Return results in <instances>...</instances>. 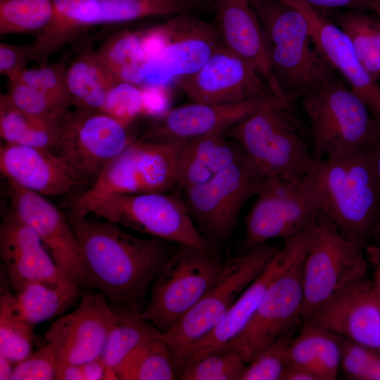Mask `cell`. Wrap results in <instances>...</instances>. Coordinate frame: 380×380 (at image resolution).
<instances>
[{
	"mask_svg": "<svg viewBox=\"0 0 380 380\" xmlns=\"http://www.w3.org/2000/svg\"><path fill=\"white\" fill-rule=\"evenodd\" d=\"M80 243L90 290L113 307L139 314L147 291L172 253L167 241L132 235L115 222L66 214Z\"/></svg>",
	"mask_w": 380,
	"mask_h": 380,
	"instance_id": "6da1fadb",
	"label": "cell"
},
{
	"mask_svg": "<svg viewBox=\"0 0 380 380\" xmlns=\"http://www.w3.org/2000/svg\"><path fill=\"white\" fill-rule=\"evenodd\" d=\"M371 150L337 160L315 159L308 174L322 212L363 251L370 245L380 210Z\"/></svg>",
	"mask_w": 380,
	"mask_h": 380,
	"instance_id": "7a4b0ae2",
	"label": "cell"
},
{
	"mask_svg": "<svg viewBox=\"0 0 380 380\" xmlns=\"http://www.w3.org/2000/svg\"><path fill=\"white\" fill-rule=\"evenodd\" d=\"M301 97L314 159H340L372 148L380 139V126L334 70Z\"/></svg>",
	"mask_w": 380,
	"mask_h": 380,
	"instance_id": "3957f363",
	"label": "cell"
},
{
	"mask_svg": "<svg viewBox=\"0 0 380 380\" xmlns=\"http://www.w3.org/2000/svg\"><path fill=\"white\" fill-rule=\"evenodd\" d=\"M265 32L273 74L291 103L334 70L317 49L306 17L279 0H250Z\"/></svg>",
	"mask_w": 380,
	"mask_h": 380,
	"instance_id": "277c9868",
	"label": "cell"
},
{
	"mask_svg": "<svg viewBox=\"0 0 380 380\" xmlns=\"http://www.w3.org/2000/svg\"><path fill=\"white\" fill-rule=\"evenodd\" d=\"M291 104L286 99L269 96L253 113L224 132L262 178L303 177L314 165L290 113Z\"/></svg>",
	"mask_w": 380,
	"mask_h": 380,
	"instance_id": "5b68a950",
	"label": "cell"
},
{
	"mask_svg": "<svg viewBox=\"0 0 380 380\" xmlns=\"http://www.w3.org/2000/svg\"><path fill=\"white\" fill-rule=\"evenodd\" d=\"M72 213L103 220L179 245L210 251L184 200L167 193L117 194L90 190L74 196Z\"/></svg>",
	"mask_w": 380,
	"mask_h": 380,
	"instance_id": "8992f818",
	"label": "cell"
},
{
	"mask_svg": "<svg viewBox=\"0 0 380 380\" xmlns=\"http://www.w3.org/2000/svg\"><path fill=\"white\" fill-rule=\"evenodd\" d=\"M369 265L364 251L343 236L322 212L313 224L303 260V323L335 296L365 278Z\"/></svg>",
	"mask_w": 380,
	"mask_h": 380,
	"instance_id": "52a82bcc",
	"label": "cell"
},
{
	"mask_svg": "<svg viewBox=\"0 0 380 380\" xmlns=\"http://www.w3.org/2000/svg\"><path fill=\"white\" fill-rule=\"evenodd\" d=\"M245 220L243 253L274 239L287 240L312 224L322 210L308 175L265 177Z\"/></svg>",
	"mask_w": 380,
	"mask_h": 380,
	"instance_id": "ba28073f",
	"label": "cell"
},
{
	"mask_svg": "<svg viewBox=\"0 0 380 380\" xmlns=\"http://www.w3.org/2000/svg\"><path fill=\"white\" fill-rule=\"evenodd\" d=\"M225 266L210 251L179 245L151 285L139 316L163 332L183 317L215 284Z\"/></svg>",
	"mask_w": 380,
	"mask_h": 380,
	"instance_id": "9c48e42d",
	"label": "cell"
},
{
	"mask_svg": "<svg viewBox=\"0 0 380 380\" xmlns=\"http://www.w3.org/2000/svg\"><path fill=\"white\" fill-rule=\"evenodd\" d=\"M281 246L266 243L225 260L224 268L210 289L177 323L161 332L172 359L218 325L241 293L265 270Z\"/></svg>",
	"mask_w": 380,
	"mask_h": 380,
	"instance_id": "30bf717a",
	"label": "cell"
},
{
	"mask_svg": "<svg viewBox=\"0 0 380 380\" xmlns=\"http://www.w3.org/2000/svg\"><path fill=\"white\" fill-rule=\"evenodd\" d=\"M300 247L267 288L245 329L225 348L237 353L247 364L259 351L302 325L303 260L310 241Z\"/></svg>",
	"mask_w": 380,
	"mask_h": 380,
	"instance_id": "8fae6325",
	"label": "cell"
},
{
	"mask_svg": "<svg viewBox=\"0 0 380 380\" xmlns=\"http://www.w3.org/2000/svg\"><path fill=\"white\" fill-rule=\"evenodd\" d=\"M134 141L125 127L102 110H68L58 120L52 151L85 182L94 181Z\"/></svg>",
	"mask_w": 380,
	"mask_h": 380,
	"instance_id": "7c38bea8",
	"label": "cell"
},
{
	"mask_svg": "<svg viewBox=\"0 0 380 380\" xmlns=\"http://www.w3.org/2000/svg\"><path fill=\"white\" fill-rule=\"evenodd\" d=\"M264 179L243 153L208 181L183 189L184 201L205 234L223 240L233 231L243 206L256 194Z\"/></svg>",
	"mask_w": 380,
	"mask_h": 380,
	"instance_id": "4fadbf2b",
	"label": "cell"
},
{
	"mask_svg": "<svg viewBox=\"0 0 380 380\" xmlns=\"http://www.w3.org/2000/svg\"><path fill=\"white\" fill-rule=\"evenodd\" d=\"M179 142L134 141L110 161L89 189L99 193H167L178 186Z\"/></svg>",
	"mask_w": 380,
	"mask_h": 380,
	"instance_id": "5bb4252c",
	"label": "cell"
},
{
	"mask_svg": "<svg viewBox=\"0 0 380 380\" xmlns=\"http://www.w3.org/2000/svg\"><path fill=\"white\" fill-rule=\"evenodd\" d=\"M8 184L11 210L39 236L63 279L90 290L81 247L66 214L46 196Z\"/></svg>",
	"mask_w": 380,
	"mask_h": 380,
	"instance_id": "9a60e30c",
	"label": "cell"
},
{
	"mask_svg": "<svg viewBox=\"0 0 380 380\" xmlns=\"http://www.w3.org/2000/svg\"><path fill=\"white\" fill-rule=\"evenodd\" d=\"M163 24L165 43L146 63V85H167L194 74L221 45L216 27L185 13Z\"/></svg>",
	"mask_w": 380,
	"mask_h": 380,
	"instance_id": "2e32d148",
	"label": "cell"
},
{
	"mask_svg": "<svg viewBox=\"0 0 380 380\" xmlns=\"http://www.w3.org/2000/svg\"><path fill=\"white\" fill-rule=\"evenodd\" d=\"M115 318L113 308L101 293L84 291L77 307L55 320L45 338L58 362L82 364L101 356Z\"/></svg>",
	"mask_w": 380,
	"mask_h": 380,
	"instance_id": "e0dca14e",
	"label": "cell"
},
{
	"mask_svg": "<svg viewBox=\"0 0 380 380\" xmlns=\"http://www.w3.org/2000/svg\"><path fill=\"white\" fill-rule=\"evenodd\" d=\"M312 224L284 241L265 270L241 293L222 321L206 336L190 345L175 357L177 374L186 365L212 352L224 349L245 329L258 309L267 288L308 239Z\"/></svg>",
	"mask_w": 380,
	"mask_h": 380,
	"instance_id": "ac0fdd59",
	"label": "cell"
},
{
	"mask_svg": "<svg viewBox=\"0 0 380 380\" xmlns=\"http://www.w3.org/2000/svg\"><path fill=\"white\" fill-rule=\"evenodd\" d=\"M178 84L198 103H227L274 96L255 68L222 44L198 70L180 78Z\"/></svg>",
	"mask_w": 380,
	"mask_h": 380,
	"instance_id": "d6986e66",
	"label": "cell"
},
{
	"mask_svg": "<svg viewBox=\"0 0 380 380\" xmlns=\"http://www.w3.org/2000/svg\"><path fill=\"white\" fill-rule=\"evenodd\" d=\"M300 11L308 19L314 43L332 69L364 102L380 126V84L365 70L347 35L325 14L303 0H279Z\"/></svg>",
	"mask_w": 380,
	"mask_h": 380,
	"instance_id": "ffe728a7",
	"label": "cell"
},
{
	"mask_svg": "<svg viewBox=\"0 0 380 380\" xmlns=\"http://www.w3.org/2000/svg\"><path fill=\"white\" fill-rule=\"evenodd\" d=\"M267 97L227 103L194 102L168 110L150 127L141 140L179 142L224 133L253 113Z\"/></svg>",
	"mask_w": 380,
	"mask_h": 380,
	"instance_id": "44dd1931",
	"label": "cell"
},
{
	"mask_svg": "<svg viewBox=\"0 0 380 380\" xmlns=\"http://www.w3.org/2000/svg\"><path fill=\"white\" fill-rule=\"evenodd\" d=\"M0 257L15 293L30 282L55 286L67 281L39 236L11 210L0 226Z\"/></svg>",
	"mask_w": 380,
	"mask_h": 380,
	"instance_id": "7402d4cb",
	"label": "cell"
},
{
	"mask_svg": "<svg viewBox=\"0 0 380 380\" xmlns=\"http://www.w3.org/2000/svg\"><path fill=\"white\" fill-rule=\"evenodd\" d=\"M307 322L380 351V302L372 280L364 278L355 283L331 299Z\"/></svg>",
	"mask_w": 380,
	"mask_h": 380,
	"instance_id": "603a6c76",
	"label": "cell"
},
{
	"mask_svg": "<svg viewBox=\"0 0 380 380\" xmlns=\"http://www.w3.org/2000/svg\"><path fill=\"white\" fill-rule=\"evenodd\" d=\"M0 170L8 182L44 196L65 195L85 182L52 151L35 146L4 143Z\"/></svg>",
	"mask_w": 380,
	"mask_h": 380,
	"instance_id": "cb8c5ba5",
	"label": "cell"
},
{
	"mask_svg": "<svg viewBox=\"0 0 380 380\" xmlns=\"http://www.w3.org/2000/svg\"><path fill=\"white\" fill-rule=\"evenodd\" d=\"M215 10L222 45L251 63L274 96L286 99L273 74L268 41L250 0H216Z\"/></svg>",
	"mask_w": 380,
	"mask_h": 380,
	"instance_id": "d4e9b609",
	"label": "cell"
},
{
	"mask_svg": "<svg viewBox=\"0 0 380 380\" xmlns=\"http://www.w3.org/2000/svg\"><path fill=\"white\" fill-rule=\"evenodd\" d=\"M72 43L75 53L66 70L72 105L78 110H101L108 91L118 81L91 39L79 37Z\"/></svg>",
	"mask_w": 380,
	"mask_h": 380,
	"instance_id": "484cf974",
	"label": "cell"
},
{
	"mask_svg": "<svg viewBox=\"0 0 380 380\" xmlns=\"http://www.w3.org/2000/svg\"><path fill=\"white\" fill-rule=\"evenodd\" d=\"M224 133L179 141L178 185L182 189L203 183L224 170L243 154Z\"/></svg>",
	"mask_w": 380,
	"mask_h": 380,
	"instance_id": "4316f807",
	"label": "cell"
},
{
	"mask_svg": "<svg viewBox=\"0 0 380 380\" xmlns=\"http://www.w3.org/2000/svg\"><path fill=\"white\" fill-rule=\"evenodd\" d=\"M201 0H84L75 12L78 25L86 27L118 23L146 17L184 13Z\"/></svg>",
	"mask_w": 380,
	"mask_h": 380,
	"instance_id": "83f0119b",
	"label": "cell"
},
{
	"mask_svg": "<svg viewBox=\"0 0 380 380\" xmlns=\"http://www.w3.org/2000/svg\"><path fill=\"white\" fill-rule=\"evenodd\" d=\"M289 357L291 365L308 369L319 380L336 379L341 368V349L337 337L310 322L302 324L298 335L291 338Z\"/></svg>",
	"mask_w": 380,
	"mask_h": 380,
	"instance_id": "f1b7e54d",
	"label": "cell"
},
{
	"mask_svg": "<svg viewBox=\"0 0 380 380\" xmlns=\"http://www.w3.org/2000/svg\"><path fill=\"white\" fill-rule=\"evenodd\" d=\"M121 380H173L177 377L170 348L157 329L123 359L115 370Z\"/></svg>",
	"mask_w": 380,
	"mask_h": 380,
	"instance_id": "f546056e",
	"label": "cell"
},
{
	"mask_svg": "<svg viewBox=\"0 0 380 380\" xmlns=\"http://www.w3.org/2000/svg\"><path fill=\"white\" fill-rule=\"evenodd\" d=\"M58 120L26 113L15 106L6 94H1L0 134L5 144L53 151L58 137Z\"/></svg>",
	"mask_w": 380,
	"mask_h": 380,
	"instance_id": "4dcf8cb0",
	"label": "cell"
},
{
	"mask_svg": "<svg viewBox=\"0 0 380 380\" xmlns=\"http://www.w3.org/2000/svg\"><path fill=\"white\" fill-rule=\"evenodd\" d=\"M82 293L80 287L68 281L55 286L30 282L15 293V304L20 314L34 326L63 314Z\"/></svg>",
	"mask_w": 380,
	"mask_h": 380,
	"instance_id": "1f68e13d",
	"label": "cell"
},
{
	"mask_svg": "<svg viewBox=\"0 0 380 380\" xmlns=\"http://www.w3.org/2000/svg\"><path fill=\"white\" fill-rule=\"evenodd\" d=\"M348 37L360 63L369 75L380 80V20L363 11H335L332 20Z\"/></svg>",
	"mask_w": 380,
	"mask_h": 380,
	"instance_id": "d6a6232c",
	"label": "cell"
},
{
	"mask_svg": "<svg viewBox=\"0 0 380 380\" xmlns=\"http://www.w3.org/2000/svg\"><path fill=\"white\" fill-rule=\"evenodd\" d=\"M0 283V355L15 365L33 352L34 326L18 312L4 268Z\"/></svg>",
	"mask_w": 380,
	"mask_h": 380,
	"instance_id": "836d02e7",
	"label": "cell"
},
{
	"mask_svg": "<svg viewBox=\"0 0 380 380\" xmlns=\"http://www.w3.org/2000/svg\"><path fill=\"white\" fill-rule=\"evenodd\" d=\"M96 50L118 82L137 87L144 84L147 60L141 45V31L116 33Z\"/></svg>",
	"mask_w": 380,
	"mask_h": 380,
	"instance_id": "e575fe53",
	"label": "cell"
},
{
	"mask_svg": "<svg viewBox=\"0 0 380 380\" xmlns=\"http://www.w3.org/2000/svg\"><path fill=\"white\" fill-rule=\"evenodd\" d=\"M113 308L115 318L101 356L106 369V380L118 379L115 370L120 362L144 338L156 329L139 314Z\"/></svg>",
	"mask_w": 380,
	"mask_h": 380,
	"instance_id": "d590c367",
	"label": "cell"
},
{
	"mask_svg": "<svg viewBox=\"0 0 380 380\" xmlns=\"http://www.w3.org/2000/svg\"><path fill=\"white\" fill-rule=\"evenodd\" d=\"M84 0H51L52 15L38 34L34 43V61L39 65L49 63V58L68 42H72L83 30L77 23L75 11Z\"/></svg>",
	"mask_w": 380,
	"mask_h": 380,
	"instance_id": "8d00e7d4",
	"label": "cell"
},
{
	"mask_svg": "<svg viewBox=\"0 0 380 380\" xmlns=\"http://www.w3.org/2000/svg\"><path fill=\"white\" fill-rule=\"evenodd\" d=\"M52 11L51 0H0V34H38Z\"/></svg>",
	"mask_w": 380,
	"mask_h": 380,
	"instance_id": "74e56055",
	"label": "cell"
},
{
	"mask_svg": "<svg viewBox=\"0 0 380 380\" xmlns=\"http://www.w3.org/2000/svg\"><path fill=\"white\" fill-rule=\"evenodd\" d=\"M69 55L64 54L59 60L37 68H24L8 78V82H20L45 94L65 109L72 105L66 82V70Z\"/></svg>",
	"mask_w": 380,
	"mask_h": 380,
	"instance_id": "f35d334b",
	"label": "cell"
},
{
	"mask_svg": "<svg viewBox=\"0 0 380 380\" xmlns=\"http://www.w3.org/2000/svg\"><path fill=\"white\" fill-rule=\"evenodd\" d=\"M246 363L231 349H222L202 356L182 368V380H241Z\"/></svg>",
	"mask_w": 380,
	"mask_h": 380,
	"instance_id": "ab89813d",
	"label": "cell"
},
{
	"mask_svg": "<svg viewBox=\"0 0 380 380\" xmlns=\"http://www.w3.org/2000/svg\"><path fill=\"white\" fill-rule=\"evenodd\" d=\"M291 334L282 336L259 351L246 365L241 380H284L291 365Z\"/></svg>",
	"mask_w": 380,
	"mask_h": 380,
	"instance_id": "60d3db41",
	"label": "cell"
},
{
	"mask_svg": "<svg viewBox=\"0 0 380 380\" xmlns=\"http://www.w3.org/2000/svg\"><path fill=\"white\" fill-rule=\"evenodd\" d=\"M341 349V368L347 379L380 380V351L336 336Z\"/></svg>",
	"mask_w": 380,
	"mask_h": 380,
	"instance_id": "b9f144b4",
	"label": "cell"
},
{
	"mask_svg": "<svg viewBox=\"0 0 380 380\" xmlns=\"http://www.w3.org/2000/svg\"><path fill=\"white\" fill-rule=\"evenodd\" d=\"M103 112L127 127L139 115H143L141 88L118 82L108 91Z\"/></svg>",
	"mask_w": 380,
	"mask_h": 380,
	"instance_id": "7bdbcfd3",
	"label": "cell"
},
{
	"mask_svg": "<svg viewBox=\"0 0 380 380\" xmlns=\"http://www.w3.org/2000/svg\"><path fill=\"white\" fill-rule=\"evenodd\" d=\"M6 95L19 109L39 117L57 120L69 110L37 89L20 82H8Z\"/></svg>",
	"mask_w": 380,
	"mask_h": 380,
	"instance_id": "ee69618b",
	"label": "cell"
},
{
	"mask_svg": "<svg viewBox=\"0 0 380 380\" xmlns=\"http://www.w3.org/2000/svg\"><path fill=\"white\" fill-rule=\"evenodd\" d=\"M58 360L49 343L15 364L11 380L55 379Z\"/></svg>",
	"mask_w": 380,
	"mask_h": 380,
	"instance_id": "f6af8a7d",
	"label": "cell"
},
{
	"mask_svg": "<svg viewBox=\"0 0 380 380\" xmlns=\"http://www.w3.org/2000/svg\"><path fill=\"white\" fill-rule=\"evenodd\" d=\"M34 43L15 44L0 43V72L8 78L16 75L34 61Z\"/></svg>",
	"mask_w": 380,
	"mask_h": 380,
	"instance_id": "bcb514c9",
	"label": "cell"
},
{
	"mask_svg": "<svg viewBox=\"0 0 380 380\" xmlns=\"http://www.w3.org/2000/svg\"><path fill=\"white\" fill-rule=\"evenodd\" d=\"M141 91L143 115L160 117L168 110L170 97L167 85H146Z\"/></svg>",
	"mask_w": 380,
	"mask_h": 380,
	"instance_id": "7dc6e473",
	"label": "cell"
},
{
	"mask_svg": "<svg viewBox=\"0 0 380 380\" xmlns=\"http://www.w3.org/2000/svg\"><path fill=\"white\" fill-rule=\"evenodd\" d=\"M310 6L324 13L327 11L338 8L349 10L371 11L372 0H303Z\"/></svg>",
	"mask_w": 380,
	"mask_h": 380,
	"instance_id": "c3c4849f",
	"label": "cell"
},
{
	"mask_svg": "<svg viewBox=\"0 0 380 380\" xmlns=\"http://www.w3.org/2000/svg\"><path fill=\"white\" fill-rule=\"evenodd\" d=\"M84 380H106V369L100 357L81 364Z\"/></svg>",
	"mask_w": 380,
	"mask_h": 380,
	"instance_id": "681fc988",
	"label": "cell"
},
{
	"mask_svg": "<svg viewBox=\"0 0 380 380\" xmlns=\"http://www.w3.org/2000/svg\"><path fill=\"white\" fill-rule=\"evenodd\" d=\"M55 379L84 380L81 364L57 363Z\"/></svg>",
	"mask_w": 380,
	"mask_h": 380,
	"instance_id": "f907efd6",
	"label": "cell"
},
{
	"mask_svg": "<svg viewBox=\"0 0 380 380\" xmlns=\"http://www.w3.org/2000/svg\"><path fill=\"white\" fill-rule=\"evenodd\" d=\"M365 256L369 265L373 270V277L372 279L373 286L377 298L380 302V260L376 255L374 248L369 245L365 250Z\"/></svg>",
	"mask_w": 380,
	"mask_h": 380,
	"instance_id": "816d5d0a",
	"label": "cell"
},
{
	"mask_svg": "<svg viewBox=\"0 0 380 380\" xmlns=\"http://www.w3.org/2000/svg\"><path fill=\"white\" fill-rule=\"evenodd\" d=\"M284 380H319L312 371L301 366L291 365L289 366Z\"/></svg>",
	"mask_w": 380,
	"mask_h": 380,
	"instance_id": "f5cc1de1",
	"label": "cell"
},
{
	"mask_svg": "<svg viewBox=\"0 0 380 380\" xmlns=\"http://www.w3.org/2000/svg\"><path fill=\"white\" fill-rule=\"evenodd\" d=\"M370 245L372 246L380 260V210L372 229Z\"/></svg>",
	"mask_w": 380,
	"mask_h": 380,
	"instance_id": "db71d44e",
	"label": "cell"
},
{
	"mask_svg": "<svg viewBox=\"0 0 380 380\" xmlns=\"http://www.w3.org/2000/svg\"><path fill=\"white\" fill-rule=\"evenodd\" d=\"M14 363L7 357L0 355V379L11 380L15 366Z\"/></svg>",
	"mask_w": 380,
	"mask_h": 380,
	"instance_id": "11a10c76",
	"label": "cell"
},
{
	"mask_svg": "<svg viewBox=\"0 0 380 380\" xmlns=\"http://www.w3.org/2000/svg\"><path fill=\"white\" fill-rule=\"evenodd\" d=\"M374 173L380 191V139L371 150Z\"/></svg>",
	"mask_w": 380,
	"mask_h": 380,
	"instance_id": "9f6ffc18",
	"label": "cell"
},
{
	"mask_svg": "<svg viewBox=\"0 0 380 380\" xmlns=\"http://www.w3.org/2000/svg\"><path fill=\"white\" fill-rule=\"evenodd\" d=\"M371 11H372L380 20V0H372Z\"/></svg>",
	"mask_w": 380,
	"mask_h": 380,
	"instance_id": "6f0895ef",
	"label": "cell"
}]
</instances>
